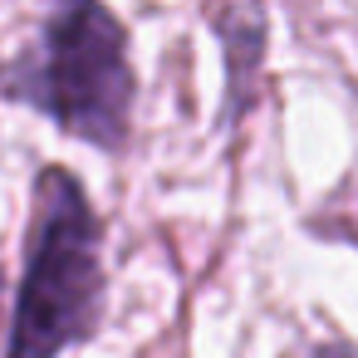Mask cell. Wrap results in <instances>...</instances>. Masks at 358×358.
Returning a JSON list of instances; mask_svg holds the SVG:
<instances>
[{
  "label": "cell",
  "mask_w": 358,
  "mask_h": 358,
  "mask_svg": "<svg viewBox=\"0 0 358 358\" xmlns=\"http://www.w3.org/2000/svg\"><path fill=\"white\" fill-rule=\"evenodd\" d=\"M133 40L108 0H45L30 50L6 69V94L45 113L64 138L118 157L133 138Z\"/></svg>",
  "instance_id": "1"
},
{
  "label": "cell",
  "mask_w": 358,
  "mask_h": 358,
  "mask_svg": "<svg viewBox=\"0 0 358 358\" xmlns=\"http://www.w3.org/2000/svg\"><path fill=\"white\" fill-rule=\"evenodd\" d=\"M108 270H103V216L84 182L50 162L30 187L25 265L10 314L6 358H64L103 329Z\"/></svg>",
  "instance_id": "2"
},
{
  "label": "cell",
  "mask_w": 358,
  "mask_h": 358,
  "mask_svg": "<svg viewBox=\"0 0 358 358\" xmlns=\"http://www.w3.org/2000/svg\"><path fill=\"white\" fill-rule=\"evenodd\" d=\"M304 358H358V343H348V338H324V343H314Z\"/></svg>",
  "instance_id": "3"
},
{
  "label": "cell",
  "mask_w": 358,
  "mask_h": 358,
  "mask_svg": "<svg viewBox=\"0 0 358 358\" xmlns=\"http://www.w3.org/2000/svg\"><path fill=\"white\" fill-rule=\"evenodd\" d=\"M0 299H6V270H0Z\"/></svg>",
  "instance_id": "4"
}]
</instances>
